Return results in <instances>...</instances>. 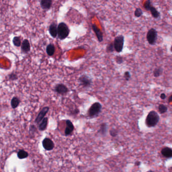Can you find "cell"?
I'll list each match as a JSON object with an SVG mask.
<instances>
[{
	"label": "cell",
	"mask_w": 172,
	"mask_h": 172,
	"mask_svg": "<svg viewBox=\"0 0 172 172\" xmlns=\"http://www.w3.org/2000/svg\"><path fill=\"white\" fill-rule=\"evenodd\" d=\"M48 118L46 117L44 118L39 125V130L41 131H43L46 130L48 126Z\"/></svg>",
	"instance_id": "obj_18"
},
{
	"label": "cell",
	"mask_w": 172,
	"mask_h": 172,
	"mask_svg": "<svg viewBox=\"0 0 172 172\" xmlns=\"http://www.w3.org/2000/svg\"><path fill=\"white\" fill-rule=\"evenodd\" d=\"M154 172V171H148V172Z\"/></svg>",
	"instance_id": "obj_35"
},
{
	"label": "cell",
	"mask_w": 172,
	"mask_h": 172,
	"mask_svg": "<svg viewBox=\"0 0 172 172\" xmlns=\"http://www.w3.org/2000/svg\"><path fill=\"white\" fill-rule=\"evenodd\" d=\"M42 146L46 150L50 151L54 148V143L50 138H44L42 141Z\"/></svg>",
	"instance_id": "obj_9"
},
{
	"label": "cell",
	"mask_w": 172,
	"mask_h": 172,
	"mask_svg": "<svg viewBox=\"0 0 172 172\" xmlns=\"http://www.w3.org/2000/svg\"><path fill=\"white\" fill-rule=\"evenodd\" d=\"M12 42L14 46L17 47H19L21 46V40L19 36H15L13 39Z\"/></svg>",
	"instance_id": "obj_22"
},
{
	"label": "cell",
	"mask_w": 172,
	"mask_h": 172,
	"mask_svg": "<svg viewBox=\"0 0 172 172\" xmlns=\"http://www.w3.org/2000/svg\"><path fill=\"white\" fill-rule=\"evenodd\" d=\"M172 96H171L170 97H169V102H172Z\"/></svg>",
	"instance_id": "obj_33"
},
{
	"label": "cell",
	"mask_w": 172,
	"mask_h": 172,
	"mask_svg": "<svg viewBox=\"0 0 172 172\" xmlns=\"http://www.w3.org/2000/svg\"><path fill=\"white\" fill-rule=\"evenodd\" d=\"M28 152H26V151L24 150H19L18 151V153H17V156H18V158L19 159H24V158H26L28 157Z\"/></svg>",
	"instance_id": "obj_20"
},
{
	"label": "cell",
	"mask_w": 172,
	"mask_h": 172,
	"mask_svg": "<svg viewBox=\"0 0 172 172\" xmlns=\"http://www.w3.org/2000/svg\"><path fill=\"white\" fill-rule=\"evenodd\" d=\"M135 165L137 166H139V165H140V162H135Z\"/></svg>",
	"instance_id": "obj_34"
},
{
	"label": "cell",
	"mask_w": 172,
	"mask_h": 172,
	"mask_svg": "<svg viewBox=\"0 0 172 172\" xmlns=\"http://www.w3.org/2000/svg\"><path fill=\"white\" fill-rule=\"evenodd\" d=\"M115 61L118 64H121L124 62L123 58L120 56H117L115 57Z\"/></svg>",
	"instance_id": "obj_27"
},
{
	"label": "cell",
	"mask_w": 172,
	"mask_h": 172,
	"mask_svg": "<svg viewBox=\"0 0 172 172\" xmlns=\"http://www.w3.org/2000/svg\"><path fill=\"white\" fill-rule=\"evenodd\" d=\"M70 33V29L68 25L64 22H61L57 26V35L60 40H64Z\"/></svg>",
	"instance_id": "obj_1"
},
{
	"label": "cell",
	"mask_w": 172,
	"mask_h": 172,
	"mask_svg": "<svg viewBox=\"0 0 172 172\" xmlns=\"http://www.w3.org/2000/svg\"><path fill=\"white\" fill-rule=\"evenodd\" d=\"M53 1L52 0H42L40 2V6L42 9L48 10L52 6Z\"/></svg>",
	"instance_id": "obj_13"
},
{
	"label": "cell",
	"mask_w": 172,
	"mask_h": 172,
	"mask_svg": "<svg viewBox=\"0 0 172 172\" xmlns=\"http://www.w3.org/2000/svg\"><path fill=\"white\" fill-rule=\"evenodd\" d=\"M131 75L130 72H129V71L125 72V73H124V77L126 81H128L130 78H131Z\"/></svg>",
	"instance_id": "obj_29"
},
{
	"label": "cell",
	"mask_w": 172,
	"mask_h": 172,
	"mask_svg": "<svg viewBox=\"0 0 172 172\" xmlns=\"http://www.w3.org/2000/svg\"><path fill=\"white\" fill-rule=\"evenodd\" d=\"M158 110L159 112L160 113V114H162L167 112L168 108L164 104H160L158 106Z\"/></svg>",
	"instance_id": "obj_23"
},
{
	"label": "cell",
	"mask_w": 172,
	"mask_h": 172,
	"mask_svg": "<svg viewBox=\"0 0 172 172\" xmlns=\"http://www.w3.org/2000/svg\"><path fill=\"white\" fill-rule=\"evenodd\" d=\"M54 90L58 94L62 96L66 95L69 91L67 87L62 83L56 84V86H55Z\"/></svg>",
	"instance_id": "obj_7"
},
{
	"label": "cell",
	"mask_w": 172,
	"mask_h": 172,
	"mask_svg": "<svg viewBox=\"0 0 172 172\" xmlns=\"http://www.w3.org/2000/svg\"><path fill=\"white\" fill-rule=\"evenodd\" d=\"M114 46L113 43H110V44H108L106 48V52L108 53H113L114 51Z\"/></svg>",
	"instance_id": "obj_25"
},
{
	"label": "cell",
	"mask_w": 172,
	"mask_h": 172,
	"mask_svg": "<svg viewBox=\"0 0 172 172\" xmlns=\"http://www.w3.org/2000/svg\"><path fill=\"white\" fill-rule=\"evenodd\" d=\"M106 128V124H102V126L101 127V130H100V132H102V134H104L105 132H106L104 131V129Z\"/></svg>",
	"instance_id": "obj_30"
},
{
	"label": "cell",
	"mask_w": 172,
	"mask_h": 172,
	"mask_svg": "<svg viewBox=\"0 0 172 172\" xmlns=\"http://www.w3.org/2000/svg\"><path fill=\"white\" fill-rule=\"evenodd\" d=\"M143 14L142 10L139 8H136L135 12H134V16H135L137 18L140 17V16H142Z\"/></svg>",
	"instance_id": "obj_24"
},
{
	"label": "cell",
	"mask_w": 172,
	"mask_h": 172,
	"mask_svg": "<svg viewBox=\"0 0 172 172\" xmlns=\"http://www.w3.org/2000/svg\"><path fill=\"white\" fill-rule=\"evenodd\" d=\"M78 81L80 86H82L84 88L90 87L92 85V79L85 74H83L80 76Z\"/></svg>",
	"instance_id": "obj_6"
},
{
	"label": "cell",
	"mask_w": 172,
	"mask_h": 172,
	"mask_svg": "<svg viewBox=\"0 0 172 172\" xmlns=\"http://www.w3.org/2000/svg\"><path fill=\"white\" fill-rule=\"evenodd\" d=\"M148 11H150L151 14L152 15V16L155 19H158L160 17V13L158 12V10L154 7L152 5L150 6L149 9Z\"/></svg>",
	"instance_id": "obj_16"
},
{
	"label": "cell",
	"mask_w": 172,
	"mask_h": 172,
	"mask_svg": "<svg viewBox=\"0 0 172 172\" xmlns=\"http://www.w3.org/2000/svg\"><path fill=\"white\" fill-rule=\"evenodd\" d=\"M110 133L111 135L112 136H116L117 134V132L116 130H111Z\"/></svg>",
	"instance_id": "obj_31"
},
{
	"label": "cell",
	"mask_w": 172,
	"mask_h": 172,
	"mask_svg": "<svg viewBox=\"0 0 172 172\" xmlns=\"http://www.w3.org/2000/svg\"><path fill=\"white\" fill-rule=\"evenodd\" d=\"M159 120L160 117L158 114L154 111H152L148 113L146 117L145 123L148 127H153L158 124Z\"/></svg>",
	"instance_id": "obj_2"
},
{
	"label": "cell",
	"mask_w": 172,
	"mask_h": 172,
	"mask_svg": "<svg viewBox=\"0 0 172 172\" xmlns=\"http://www.w3.org/2000/svg\"><path fill=\"white\" fill-rule=\"evenodd\" d=\"M92 28L95 34H96V38L98 40V42H102L103 41V34L102 31L96 24H92Z\"/></svg>",
	"instance_id": "obj_10"
},
{
	"label": "cell",
	"mask_w": 172,
	"mask_h": 172,
	"mask_svg": "<svg viewBox=\"0 0 172 172\" xmlns=\"http://www.w3.org/2000/svg\"><path fill=\"white\" fill-rule=\"evenodd\" d=\"M49 110H50V108L48 106H45L44 108H43L36 117L35 122L37 124L40 123L42 121V119L44 118L46 114L48 113Z\"/></svg>",
	"instance_id": "obj_8"
},
{
	"label": "cell",
	"mask_w": 172,
	"mask_h": 172,
	"mask_svg": "<svg viewBox=\"0 0 172 172\" xmlns=\"http://www.w3.org/2000/svg\"><path fill=\"white\" fill-rule=\"evenodd\" d=\"M151 6H152V3H151V1H150V0L147 1L145 2V3H144V5H143L144 8H145V9L146 11H148V10H149V8H150V7Z\"/></svg>",
	"instance_id": "obj_28"
},
{
	"label": "cell",
	"mask_w": 172,
	"mask_h": 172,
	"mask_svg": "<svg viewBox=\"0 0 172 172\" xmlns=\"http://www.w3.org/2000/svg\"><path fill=\"white\" fill-rule=\"evenodd\" d=\"M8 78H9V79L10 80L14 81V80H16L17 79H18V76L15 73H11V74L9 75Z\"/></svg>",
	"instance_id": "obj_26"
},
{
	"label": "cell",
	"mask_w": 172,
	"mask_h": 172,
	"mask_svg": "<svg viewBox=\"0 0 172 172\" xmlns=\"http://www.w3.org/2000/svg\"><path fill=\"white\" fill-rule=\"evenodd\" d=\"M163 71L164 70L162 67L156 68L154 71V76L155 77H158L161 76L163 73Z\"/></svg>",
	"instance_id": "obj_21"
},
{
	"label": "cell",
	"mask_w": 172,
	"mask_h": 172,
	"mask_svg": "<svg viewBox=\"0 0 172 172\" xmlns=\"http://www.w3.org/2000/svg\"><path fill=\"white\" fill-rule=\"evenodd\" d=\"M48 31L52 38H56L57 36V24L56 22H53L51 23L49 26Z\"/></svg>",
	"instance_id": "obj_12"
},
{
	"label": "cell",
	"mask_w": 172,
	"mask_h": 172,
	"mask_svg": "<svg viewBox=\"0 0 172 172\" xmlns=\"http://www.w3.org/2000/svg\"><path fill=\"white\" fill-rule=\"evenodd\" d=\"M20 100L17 96H14L11 100V106L13 109L17 108L20 104Z\"/></svg>",
	"instance_id": "obj_19"
},
{
	"label": "cell",
	"mask_w": 172,
	"mask_h": 172,
	"mask_svg": "<svg viewBox=\"0 0 172 172\" xmlns=\"http://www.w3.org/2000/svg\"><path fill=\"white\" fill-rule=\"evenodd\" d=\"M146 39L149 44L154 45L158 40V32L154 28H150L146 34Z\"/></svg>",
	"instance_id": "obj_4"
},
{
	"label": "cell",
	"mask_w": 172,
	"mask_h": 172,
	"mask_svg": "<svg viewBox=\"0 0 172 172\" xmlns=\"http://www.w3.org/2000/svg\"><path fill=\"white\" fill-rule=\"evenodd\" d=\"M166 95L164 93H162V94H160V98L162 100H164L166 98Z\"/></svg>",
	"instance_id": "obj_32"
},
{
	"label": "cell",
	"mask_w": 172,
	"mask_h": 172,
	"mask_svg": "<svg viewBox=\"0 0 172 172\" xmlns=\"http://www.w3.org/2000/svg\"><path fill=\"white\" fill-rule=\"evenodd\" d=\"M102 109V106L98 102H94L91 105L88 110V115L90 117H94L98 115Z\"/></svg>",
	"instance_id": "obj_5"
},
{
	"label": "cell",
	"mask_w": 172,
	"mask_h": 172,
	"mask_svg": "<svg viewBox=\"0 0 172 172\" xmlns=\"http://www.w3.org/2000/svg\"><path fill=\"white\" fill-rule=\"evenodd\" d=\"M162 154L167 158H171L172 156V150L171 148L166 147L162 150Z\"/></svg>",
	"instance_id": "obj_15"
},
{
	"label": "cell",
	"mask_w": 172,
	"mask_h": 172,
	"mask_svg": "<svg viewBox=\"0 0 172 172\" xmlns=\"http://www.w3.org/2000/svg\"><path fill=\"white\" fill-rule=\"evenodd\" d=\"M46 52L48 56H53L55 52V47L54 44H50L46 46Z\"/></svg>",
	"instance_id": "obj_17"
},
{
	"label": "cell",
	"mask_w": 172,
	"mask_h": 172,
	"mask_svg": "<svg viewBox=\"0 0 172 172\" xmlns=\"http://www.w3.org/2000/svg\"><path fill=\"white\" fill-rule=\"evenodd\" d=\"M30 48L31 46L29 40L27 39H25L21 44V49L22 52L24 54H27L30 52Z\"/></svg>",
	"instance_id": "obj_11"
},
{
	"label": "cell",
	"mask_w": 172,
	"mask_h": 172,
	"mask_svg": "<svg viewBox=\"0 0 172 172\" xmlns=\"http://www.w3.org/2000/svg\"><path fill=\"white\" fill-rule=\"evenodd\" d=\"M66 128L65 130V134L66 136L69 135L72 133L74 130L73 124L70 120H66Z\"/></svg>",
	"instance_id": "obj_14"
},
{
	"label": "cell",
	"mask_w": 172,
	"mask_h": 172,
	"mask_svg": "<svg viewBox=\"0 0 172 172\" xmlns=\"http://www.w3.org/2000/svg\"><path fill=\"white\" fill-rule=\"evenodd\" d=\"M113 44L114 50L117 52H122L124 47V36L123 35H120L116 37Z\"/></svg>",
	"instance_id": "obj_3"
}]
</instances>
